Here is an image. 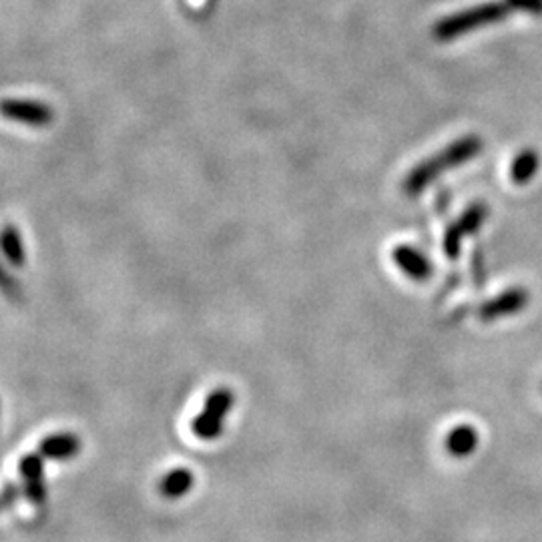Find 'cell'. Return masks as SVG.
Returning <instances> with one entry per match:
<instances>
[{
    "mask_svg": "<svg viewBox=\"0 0 542 542\" xmlns=\"http://www.w3.org/2000/svg\"><path fill=\"white\" fill-rule=\"evenodd\" d=\"M480 151H483V139L476 135L462 137V139L450 143L438 155L418 163L414 169L406 175V179H404L402 191L408 197H418L424 189H428L442 173L472 161Z\"/></svg>",
    "mask_w": 542,
    "mask_h": 542,
    "instance_id": "cell-1",
    "label": "cell"
},
{
    "mask_svg": "<svg viewBox=\"0 0 542 542\" xmlns=\"http://www.w3.org/2000/svg\"><path fill=\"white\" fill-rule=\"evenodd\" d=\"M513 11H516L513 0H496V3L472 6V9L442 19L438 25L434 27V36H436L438 41H454V38L468 35L472 30L491 27L496 25V22L508 19V14Z\"/></svg>",
    "mask_w": 542,
    "mask_h": 542,
    "instance_id": "cell-2",
    "label": "cell"
},
{
    "mask_svg": "<svg viewBox=\"0 0 542 542\" xmlns=\"http://www.w3.org/2000/svg\"><path fill=\"white\" fill-rule=\"evenodd\" d=\"M233 402L235 398H233L232 390L221 388V390L213 392L208 398V402H205L203 414L195 418V422H193L195 436H200L203 440L219 438L221 430H224L225 416L232 412Z\"/></svg>",
    "mask_w": 542,
    "mask_h": 542,
    "instance_id": "cell-3",
    "label": "cell"
},
{
    "mask_svg": "<svg viewBox=\"0 0 542 542\" xmlns=\"http://www.w3.org/2000/svg\"><path fill=\"white\" fill-rule=\"evenodd\" d=\"M530 303V292L522 286L508 287L505 292L496 294L492 300L484 302L478 308V319L483 324H492L496 319H505L513 318L516 314H522V311L529 308Z\"/></svg>",
    "mask_w": 542,
    "mask_h": 542,
    "instance_id": "cell-4",
    "label": "cell"
},
{
    "mask_svg": "<svg viewBox=\"0 0 542 542\" xmlns=\"http://www.w3.org/2000/svg\"><path fill=\"white\" fill-rule=\"evenodd\" d=\"M0 117L28 127H47L55 121V111L47 103L30 98H4L0 101Z\"/></svg>",
    "mask_w": 542,
    "mask_h": 542,
    "instance_id": "cell-5",
    "label": "cell"
},
{
    "mask_svg": "<svg viewBox=\"0 0 542 542\" xmlns=\"http://www.w3.org/2000/svg\"><path fill=\"white\" fill-rule=\"evenodd\" d=\"M488 219V208L483 203H475L458 217L452 225L446 229L444 233V254L448 259H454L460 254L462 241L464 238H470L480 232V227L484 225V221Z\"/></svg>",
    "mask_w": 542,
    "mask_h": 542,
    "instance_id": "cell-6",
    "label": "cell"
},
{
    "mask_svg": "<svg viewBox=\"0 0 542 542\" xmlns=\"http://www.w3.org/2000/svg\"><path fill=\"white\" fill-rule=\"evenodd\" d=\"M392 259L396 267L412 281H428L432 278V262L416 247L398 246L392 251Z\"/></svg>",
    "mask_w": 542,
    "mask_h": 542,
    "instance_id": "cell-7",
    "label": "cell"
},
{
    "mask_svg": "<svg viewBox=\"0 0 542 542\" xmlns=\"http://www.w3.org/2000/svg\"><path fill=\"white\" fill-rule=\"evenodd\" d=\"M20 475L25 478V492L27 499L33 505H43L44 496H47V488H44V478H43V460L36 454L27 456L20 462Z\"/></svg>",
    "mask_w": 542,
    "mask_h": 542,
    "instance_id": "cell-8",
    "label": "cell"
},
{
    "mask_svg": "<svg viewBox=\"0 0 542 542\" xmlns=\"http://www.w3.org/2000/svg\"><path fill=\"white\" fill-rule=\"evenodd\" d=\"M480 444L478 430L470 424H460L448 432L444 440L446 452L452 458H468L476 452Z\"/></svg>",
    "mask_w": 542,
    "mask_h": 542,
    "instance_id": "cell-9",
    "label": "cell"
},
{
    "mask_svg": "<svg viewBox=\"0 0 542 542\" xmlns=\"http://www.w3.org/2000/svg\"><path fill=\"white\" fill-rule=\"evenodd\" d=\"M81 442L75 434H55L43 440L41 444V454L52 458V460H68L79 454Z\"/></svg>",
    "mask_w": 542,
    "mask_h": 542,
    "instance_id": "cell-10",
    "label": "cell"
},
{
    "mask_svg": "<svg viewBox=\"0 0 542 542\" xmlns=\"http://www.w3.org/2000/svg\"><path fill=\"white\" fill-rule=\"evenodd\" d=\"M540 167V157L537 151L524 149L515 157L513 165H510V179L515 185H526L534 179V175L538 173Z\"/></svg>",
    "mask_w": 542,
    "mask_h": 542,
    "instance_id": "cell-11",
    "label": "cell"
},
{
    "mask_svg": "<svg viewBox=\"0 0 542 542\" xmlns=\"http://www.w3.org/2000/svg\"><path fill=\"white\" fill-rule=\"evenodd\" d=\"M0 243H3L6 259H11L14 265L25 263V247H22V238L20 233L12 225L4 227L0 233Z\"/></svg>",
    "mask_w": 542,
    "mask_h": 542,
    "instance_id": "cell-12",
    "label": "cell"
},
{
    "mask_svg": "<svg viewBox=\"0 0 542 542\" xmlns=\"http://www.w3.org/2000/svg\"><path fill=\"white\" fill-rule=\"evenodd\" d=\"M191 486H193V475H191L189 470L181 468V470H173L169 476L163 478L161 492L165 496H169V499H177V496L185 494Z\"/></svg>",
    "mask_w": 542,
    "mask_h": 542,
    "instance_id": "cell-13",
    "label": "cell"
},
{
    "mask_svg": "<svg viewBox=\"0 0 542 542\" xmlns=\"http://www.w3.org/2000/svg\"><path fill=\"white\" fill-rule=\"evenodd\" d=\"M518 12H529L534 17H542V0H513Z\"/></svg>",
    "mask_w": 542,
    "mask_h": 542,
    "instance_id": "cell-14",
    "label": "cell"
}]
</instances>
